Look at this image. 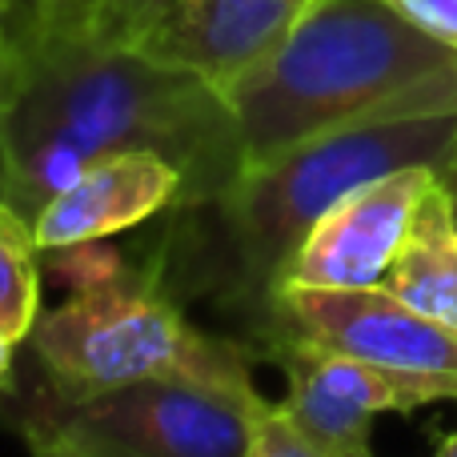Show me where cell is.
Segmentation results:
<instances>
[{"mask_svg": "<svg viewBox=\"0 0 457 457\" xmlns=\"http://www.w3.org/2000/svg\"><path fill=\"white\" fill-rule=\"evenodd\" d=\"M12 189L24 217L112 153H157L181 173L177 205L221 197L249 169L241 125L217 85L161 64L120 40L72 32L24 56L0 112Z\"/></svg>", "mask_w": 457, "mask_h": 457, "instance_id": "obj_1", "label": "cell"}, {"mask_svg": "<svg viewBox=\"0 0 457 457\" xmlns=\"http://www.w3.org/2000/svg\"><path fill=\"white\" fill-rule=\"evenodd\" d=\"M457 153V109L353 120L249 165L201 205H173L141 245V265L173 301H205L249 345L265 325L285 265L345 193L397 169L442 173Z\"/></svg>", "mask_w": 457, "mask_h": 457, "instance_id": "obj_2", "label": "cell"}, {"mask_svg": "<svg viewBox=\"0 0 457 457\" xmlns=\"http://www.w3.org/2000/svg\"><path fill=\"white\" fill-rule=\"evenodd\" d=\"M249 165L353 120L457 109V48L389 0H313L261 69L228 88Z\"/></svg>", "mask_w": 457, "mask_h": 457, "instance_id": "obj_3", "label": "cell"}, {"mask_svg": "<svg viewBox=\"0 0 457 457\" xmlns=\"http://www.w3.org/2000/svg\"><path fill=\"white\" fill-rule=\"evenodd\" d=\"M40 381L64 397H88L149 378H193L228 389H257L253 345L213 337L185 317L141 265L104 289L69 293L37 317L29 341Z\"/></svg>", "mask_w": 457, "mask_h": 457, "instance_id": "obj_4", "label": "cell"}, {"mask_svg": "<svg viewBox=\"0 0 457 457\" xmlns=\"http://www.w3.org/2000/svg\"><path fill=\"white\" fill-rule=\"evenodd\" d=\"M269 410L261 389L149 378L88 397H64L37 381L21 386L0 418L24 445H53L69 457H245Z\"/></svg>", "mask_w": 457, "mask_h": 457, "instance_id": "obj_5", "label": "cell"}, {"mask_svg": "<svg viewBox=\"0 0 457 457\" xmlns=\"http://www.w3.org/2000/svg\"><path fill=\"white\" fill-rule=\"evenodd\" d=\"M277 337L313 341L389 373L457 381V333L410 309L389 289H309L277 285L265 325L249 341L253 353Z\"/></svg>", "mask_w": 457, "mask_h": 457, "instance_id": "obj_6", "label": "cell"}, {"mask_svg": "<svg viewBox=\"0 0 457 457\" xmlns=\"http://www.w3.org/2000/svg\"><path fill=\"white\" fill-rule=\"evenodd\" d=\"M261 361L285 370L289 389L281 413L329 457H373L370 434L381 413H413L437 402H457V381L389 373L297 337L269 341Z\"/></svg>", "mask_w": 457, "mask_h": 457, "instance_id": "obj_7", "label": "cell"}, {"mask_svg": "<svg viewBox=\"0 0 457 457\" xmlns=\"http://www.w3.org/2000/svg\"><path fill=\"white\" fill-rule=\"evenodd\" d=\"M313 0H153L125 45L221 93L289 40Z\"/></svg>", "mask_w": 457, "mask_h": 457, "instance_id": "obj_8", "label": "cell"}, {"mask_svg": "<svg viewBox=\"0 0 457 457\" xmlns=\"http://www.w3.org/2000/svg\"><path fill=\"white\" fill-rule=\"evenodd\" d=\"M434 181L437 169L413 165L357 185L309 228L301 249L285 265L281 285H309V289L386 285L389 269L410 237L413 213Z\"/></svg>", "mask_w": 457, "mask_h": 457, "instance_id": "obj_9", "label": "cell"}, {"mask_svg": "<svg viewBox=\"0 0 457 457\" xmlns=\"http://www.w3.org/2000/svg\"><path fill=\"white\" fill-rule=\"evenodd\" d=\"M181 197V173L157 153H112L88 165L64 193L37 213L40 253L80 241H104L157 221Z\"/></svg>", "mask_w": 457, "mask_h": 457, "instance_id": "obj_10", "label": "cell"}, {"mask_svg": "<svg viewBox=\"0 0 457 457\" xmlns=\"http://www.w3.org/2000/svg\"><path fill=\"white\" fill-rule=\"evenodd\" d=\"M381 289L457 333V201L442 177L421 197L410 237Z\"/></svg>", "mask_w": 457, "mask_h": 457, "instance_id": "obj_11", "label": "cell"}, {"mask_svg": "<svg viewBox=\"0 0 457 457\" xmlns=\"http://www.w3.org/2000/svg\"><path fill=\"white\" fill-rule=\"evenodd\" d=\"M40 245L32 217L12 201H0V333L8 341H29L40 317Z\"/></svg>", "mask_w": 457, "mask_h": 457, "instance_id": "obj_12", "label": "cell"}, {"mask_svg": "<svg viewBox=\"0 0 457 457\" xmlns=\"http://www.w3.org/2000/svg\"><path fill=\"white\" fill-rule=\"evenodd\" d=\"M40 265L69 293H88V289H104V285L129 277L137 269V257L117 249L104 237V241H80V245H64V249H48V253H40Z\"/></svg>", "mask_w": 457, "mask_h": 457, "instance_id": "obj_13", "label": "cell"}, {"mask_svg": "<svg viewBox=\"0 0 457 457\" xmlns=\"http://www.w3.org/2000/svg\"><path fill=\"white\" fill-rule=\"evenodd\" d=\"M4 12L16 53H21V69L24 56L37 53L48 40L88 32V0H4Z\"/></svg>", "mask_w": 457, "mask_h": 457, "instance_id": "obj_14", "label": "cell"}, {"mask_svg": "<svg viewBox=\"0 0 457 457\" xmlns=\"http://www.w3.org/2000/svg\"><path fill=\"white\" fill-rule=\"evenodd\" d=\"M245 457H329V453L317 450V445L285 418L281 405H273V410L261 418L257 437H253V445Z\"/></svg>", "mask_w": 457, "mask_h": 457, "instance_id": "obj_15", "label": "cell"}, {"mask_svg": "<svg viewBox=\"0 0 457 457\" xmlns=\"http://www.w3.org/2000/svg\"><path fill=\"white\" fill-rule=\"evenodd\" d=\"M389 4L410 16L418 29H426L429 37L457 48V0H389Z\"/></svg>", "mask_w": 457, "mask_h": 457, "instance_id": "obj_16", "label": "cell"}, {"mask_svg": "<svg viewBox=\"0 0 457 457\" xmlns=\"http://www.w3.org/2000/svg\"><path fill=\"white\" fill-rule=\"evenodd\" d=\"M16 85H21V53H16V40H12V29H8V12H4V0H0V112L8 109Z\"/></svg>", "mask_w": 457, "mask_h": 457, "instance_id": "obj_17", "label": "cell"}, {"mask_svg": "<svg viewBox=\"0 0 457 457\" xmlns=\"http://www.w3.org/2000/svg\"><path fill=\"white\" fill-rule=\"evenodd\" d=\"M21 386L24 381H21V373H16V341H8L4 333H0V413L21 394Z\"/></svg>", "mask_w": 457, "mask_h": 457, "instance_id": "obj_18", "label": "cell"}, {"mask_svg": "<svg viewBox=\"0 0 457 457\" xmlns=\"http://www.w3.org/2000/svg\"><path fill=\"white\" fill-rule=\"evenodd\" d=\"M8 189H12V161H8L4 129H0V201H8Z\"/></svg>", "mask_w": 457, "mask_h": 457, "instance_id": "obj_19", "label": "cell"}, {"mask_svg": "<svg viewBox=\"0 0 457 457\" xmlns=\"http://www.w3.org/2000/svg\"><path fill=\"white\" fill-rule=\"evenodd\" d=\"M437 177H442V185L453 193V201H457V153H453V161H450V165H445Z\"/></svg>", "mask_w": 457, "mask_h": 457, "instance_id": "obj_20", "label": "cell"}, {"mask_svg": "<svg viewBox=\"0 0 457 457\" xmlns=\"http://www.w3.org/2000/svg\"><path fill=\"white\" fill-rule=\"evenodd\" d=\"M434 457H457V429H453L450 437H445L442 445H437V450H434Z\"/></svg>", "mask_w": 457, "mask_h": 457, "instance_id": "obj_21", "label": "cell"}, {"mask_svg": "<svg viewBox=\"0 0 457 457\" xmlns=\"http://www.w3.org/2000/svg\"><path fill=\"white\" fill-rule=\"evenodd\" d=\"M29 453H32V457H69V453L53 450V445H29Z\"/></svg>", "mask_w": 457, "mask_h": 457, "instance_id": "obj_22", "label": "cell"}, {"mask_svg": "<svg viewBox=\"0 0 457 457\" xmlns=\"http://www.w3.org/2000/svg\"><path fill=\"white\" fill-rule=\"evenodd\" d=\"M93 4H96V0H88V21H93Z\"/></svg>", "mask_w": 457, "mask_h": 457, "instance_id": "obj_23", "label": "cell"}]
</instances>
